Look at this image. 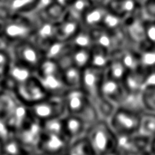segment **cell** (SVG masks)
Wrapping results in <instances>:
<instances>
[{
	"label": "cell",
	"instance_id": "obj_31",
	"mask_svg": "<svg viewBox=\"0 0 155 155\" xmlns=\"http://www.w3.org/2000/svg\"><path fill=\"white\" fill-rule=\"evenodd\" d=\"M92 104L94 105L100 119L105 121H108L110 119V117L113 115L115 109L117 108L116 105H114L113 103L106 100L103 96L94 100V102H92Z\"/></svg>",
	"mask_w": 155,
	"mask_h": 155
},
{
	"label": "cell",
	"instance_id": "obj_53",
	"mask_svg": "<svg viewBox=\"0 0 155 155\" xmlns=\"http://www.w3.org/2000/svg\"><path fill=\"white\" fill-rule=\"evenodd\" d=\"M94 2H99V3H105L107 0H94Z\"/></svg>",
	"mask_w": 155,
	"mask_h": 155
},
{
	"label": "cell",
	"instance_id": "obj_5",
	"mask_svg": "<svg viewBox=\"0 0 155 155\" xmlns=\"http://www.w3.org/2000/svg\"><path fill=\"white\" fill-rule=\"evenodd\" d=\"M141 114H134L117 107L108 123L116 136L137 133Z\"/></svg>",
	"mask_w": 155,
	"mask_h": 155
},
{
	"label": "cell",
	"instance_id": "obj_39",
	"mask_svg": "<svg viewBox=\"0 0 155 155\" xmlns=\"http://www.w3.org/2000/svg\"><path fill=\"white\" fill-rule=\"evenodd\" d=\"M143 16L147 20H155V0H149L142 6Z\"/></svg>",
	"mask_w": 155,
	"mask_h": 155
},
{
	"label": "cell",
	"instance_id": "obj_43",
	"mask_svg": "<svg viewBox=\"0 0 155 155\" xmlns=\"http://www.w3.org/2000/svg\"><path fill=\"white\" fill-rule=\"evenodd\" d=\"M56 2V0H37V4H36V7L35 9L34 12H36V11H39V10H42L53 4H54Z\"/></svg>",
	"mask_w": 155,
	"mask_h": 155
},
{
	"label": "cell",
	"instance_id": "obj_24",
	"mask_svg": "<svg viewBox=\"0 0 155 155\" xmlns=\"http://www.w3.org/2000/svg\"><path fill=\"white\" fill-rule=\"evenodd\" d=\"M62 74L64 81L68 87V89L81 88L83 70L77 66L71 64L65 68L62 69Z\"/></svg>",
	"mask_w": 155,
	"mask_h": 155
},
{
	"label": "cell",
	"instance_id": "obj_51",
	"mask_svg": "<svg viewBox=\"0 0 155 155\" xmlns=\"http://www.w3.org/2000/svg\"><path fill=\"white\" fill-rule=\"evenodd\" d=\"M137 155H153L151 153V152L150 151H148V152H145V153H140V154H137Z\"/></svg>",
	"mask_w": 155,
	"mask_h": 155
},
{
	"label": "cell",
	"instance_id": "obj_2",
	"mask_svg": "<svg viewBox=\"0 0 155 155\" xmlns=\"http://www.w3.org/2000/svg\"><path fill=\"white\" fill-rule=\"evenodd\" d=\"M85 136L97 155H103L115 149L117 136L108 121L99 120L88 129Z\"/></svg>",
	"mask_w": 155,
	"mask_h": 155
},
{
	"label": "cell",
	"instance_id": "obj_46",
	"mask_svg": "<svg viewBox=\"0 0 155 155\" xmlns=\"http://www.w3.org/2000/svg\"><path fill=\"white\" fill-rule=\"evenodd\" d=\"M149 151L151 152L152 154L155 155V137L151 140V144H150V150Z\"/></svg>",
	"mask_w": 155,
	"mask_h": 155
},
{
	"label": "cell",
	"instance_id": "obj_48",
	"mask_svg": "<svg viewBox=\"0 0 155 155\" xmlns=\"http://www.w3.org/2000/svg\"><path fill=\"white\" fill-rule=\"evenodd\" d=\"M135 1H136V2L141 5V6H143V5L146 2H148L149 0H135Z\"/></svg>",
	"mask_w": 155,
	"mask_h": 155
},
{
	"label": "cell",
	"instance_id": "obj_3",
	"mask_svg": "<svg viewBox=\"0 0 155 155\" xmlns=\"http://www.w3.org/2000/svg\"><path fill=\"white\" fill-rule=\"evenodd\" d=\"M9 51L13 60L24 64L35 71L45 57L43 51L31 39L11 44Z\"/></svg>",
	"mask_w": 155,
	"mask_h": 155
},
{
	"label": "cell",
	"instance_id": "obj_6",
	"mask_svg": "<svg viewBox=\"0 0 155 155\" xmlns=\"http://www.w3.org/2000/svg\"><path fill=\"white\" fill-rule=\"evenodd\" d=\"M13 93L21 103L27 106L49 96L35 74L31 78L17 85Z\"/></svg>",
	"mask_w": 155,
	"mask_h": 155
},
{
	"label": "cell",
	"instance_id": "obj_4",
	"mask_svg": "<svg viewBox=\"0 0 155 155\" xmlns=\"http://www.w3.org/2000/svg\"><path fill=\"white\" fill-rule=\"evenodd\" d=\"M31 116L40 123L47 120L63 117L66 114V109L63 97L47 96L46 98L28 106Z\"/></svg>",
	"mask_w": 155,
	"mask_h": 155
},
{
	"label": "cell",
	"instance_id": "obj_32",
	"mask_svg": "<svg viewBox=\"0 0 155 155\" xmlns=\"http://www.w3.org/2000/svg\"><path fill=\"white\" fill-rule=\"evenodd\" d=\"M18 99L13 92L6 91L0 95V118L5 120Z\"/></svg>",
	"mask_w": 155,
	"mask_h": 155
},
{
	"label": "cell",
	"instance_id": "obj_26",
	"mask_svg": "<svg viewBox=\"0 0 155 155\" xmlns=\"http://www.w3.org/2000/svg\"><path fill=\"white\" fill-rule=\"evenodd\" d=\"M37 0H7L6 5L12 15H30L36 7Z\"/></svg>",
	"mask_w": 155,
	"mask_h": 155
},
{
	"label": "cell",
	"instance_id": "obj_38",
	"mask_svg": "<svg viewBox=\"0 0 155 155\" xmlns=\"http://www.w3.org/2000/svg\"><path fill=\"white\" fill-rule=\"evenodd\" d=\"M143 103L145 111L155 113V88L143 91Z\"/></svg>",
	"mask_w": 155,
	"mask_h": 155
},
{
	"label": "cell",
	"instance_id": "obj_21",
	"mask_svg": "<svg viewBox=\"0 0 155 155\" xmlns=\"http://www.w3.org/2000/svg\"><path fill=\"white\" fill-rule=\"evenodd\" d=\"M145 71L142 68L128 71L123 80V84L127 92H143L144 91Z\"/></svg>",
	"mask_w": 155,
	"mask_h": 155
},
{
	"label": "cell",
	"instance_id": "obj_15",
	"mask_svg": "<svg viewBox=\"0 0 155 155\" xmlns=\"http://www.w3.org/2000/svg\"><path fill=\"white\" fill-rule=\"evenodd\" d=\"M63 123L64 135L70 143L85 137L88 127L78 115L66 114L63 116Z\"/></svg>",
	"mask_w": 155,
	"mask_h": 155
},
{
	"label": "cell",
	"instance_id": "obj_34",
	"mask_svg": "<svg viewBox=\"0 0 155 155\" xmlns=\"http://www.w3.org/2000/svg\"><path fill=\"white\" fill-rule=\"evenodd\" d=\"M140 51L141 68L149 71L155 68V45H150Z\"/></svg>",
	"mask_w": 155,
	"mask_h": 155
},
{
	"label": "cell",
	"instance_id": "obj_17",
	"mask_svg": "<svg viewBox=\"0 0 155 155\" xmlns=\"http://www.w3.org/2000/svg\"><path fill=\"white\" fill-rule=\"evenodd\" d=\"M32 118L33 117L29 113L28 106L18 100L11 110L8 116L6 117L5 122L11 128V130L15 133L25 126Z\"/></svg>",
	"mask_w": 155,
	"mask_h": 155
},
{
	"label": "cell",
	"instance_id": "obj_45",
	"mask_svg": "<svg viewBox=\"0 0 155 155\" xmlns=\"http://www.w3.org/2000/svg\"><path fill=\"white\" fill-rule=\"evenodd\" d=\"M74 0H56V2L58 3V4H60V5H64V6H65V7H67L71 3H73Z\"/></svg>",
	"mask_w": 155,
	"mask_h": 155
},
{
	"label": "cell",
	"instance_id": "obj_29",
	"mask_svg": "<svg viewBox=\"0 0 155 155\" xmlns=\"http://www.w3.org/2000/svg\"><path fill=\"white\" fill-rule=\"evenodd\" d=\"M66 155H97L86 136L70 143Z\"/></svg>",
	"mask_w": 155,
	"mask_h": 155
},
{
	"label": "cell",
	"instance_id": "obj_19",
	"mask_svg": "<svg viewBox=\"0 0 155 155\" xmlns=\"http://www.w3.org/2000/svg\"><path fill=\"white\" fill-rule=\"evenodd\" d=\"M82 26L81 21L72 17L66 13L64 19L56 24L57 39L64 42H69L82 28Z\"/></svg>",
	"mask_w": 155,
	"mask_h": 155
},
{
	"label": "cell",
	"instance_id": "obj_16",
	"mask_svg": "<svg viewBox=\"0 0 155 155\" xmlns=\"http://www.w3.org/2000/svg\"><path fill=\"white\" fill-rule=\"evenodd\" d=\"M126 92L127 91L122 81L113 79L104 74V78L101 88V94L104 98L110 101L117 107Z\"/></svg>",
	"mask_w": 155,
	"mask_h": 155
},
{
	"label": "cell",
	"instance_id": "obj_8",
	"mask_svg": "<svg viewBox=\"0 0 155 155\" xmlns=\"http://www.w3.org/2000/svg\"><path fill=\"white\" fill-rule=\"evenodd\" d=\"M151 139L134 133L117 136L115 150L120 155H137L150 150Z\"/></svg>",
	"mask_w": 155,
	"mask_h": 155
},
{
	"label": "cell",
	"instance_id": "obj_30",
	"mask_svg": "<svg viewBox=\"0 0 155 155\" xmlns=\"http://www.w3.org/2000/svg\"><path fill=\"white\" fill-rule=\"evenodd\" d=\"M94 3V0H74L66 7L67 14L72 17L82 21L83 16Z\"/></svg>",
	"mask_w": 155,
	"mask_h": 155
},
{
	"label": "cell",
	"instance_id": "obj_27",
	"mask_svg": "<svg viewBox=\"0 0 155 155\" xmlns=\"http://www.w3.org/2000/svg\"><path fill=\"white\" fill-rule=\"evenodd\" d=\"M72 46V45H71ZM70 57L72 64L78 68L84 70L90 66L91 64V49L73 47L70 51Z\"/></svg>",
	"mask_w": 155,
	"mask_h": 155
},
{
	"label": "cell",
	"instance_id": "obj_28",
	"mask_svg": "<svg viewBox=\"0 0 155 155\" xmlns=\"http://www.w3.org/2000/svg\"><path fill=\"white\" fill-rule=\"evenodd\" d=\"M73 47L91 49L94 45L92 31L82 26V28L75 34V35L68 42Z\"/></svg>",
	"mask_w": 155,
	"mask_h": 155
},
{
	"label": "cell",
	"instance_id": "obj_42",
	"mask_svg": "<svg viewBox=\"0 0 155 155\" xmlns=\"http://www.w3.org/2000/svg\"><path fill=\"white\" fill-rule=\"evenodd\" d=\"M155 88V68L145 71L144 76V90Z\"/></svg>",
	"mask_w": 155,
	"mask_h": 155
},
{
	"label": "cell",
	"instance_id": "obj_44",
	"mask_svg": "<svg viewBox=\"0 0 155 155\" xmlns=\"http://www.w3.org/2000/svg\"><path fill=\"white\" fill-rule=\"evenodd\" d=\"M6 91H7V89H6L5 78H0V95L3 94L4 93H5Z\"/></svg>",
	"mask_w": 155,
	"mask_h": 155
},
{
	"label": "cell",
	"instance_id": "obj_11",
	"mask_svg": "<svg viewBox=\"0 0 155 155\" xmlns=\"http://www.w3.org/2000/svg\"><path fill=\"white\" fill-rule=\"evenodd\" d=\"M35 74V71L31 67L12 59L5 77L7 91L13 92L17 85L31 78Z\"/></svg>",
	"mask_w": 155,
	"mask_h": 155
},
{
	"label": "cell",
	"instance_id": "obj_33",
	"mask_svg": "<svg viewBox=\"0 0 155 155\" xmlns=\"http://www.w3.org/2000/svg\"><path fill=\"white\" fill-rule=\"evenodd\" d=\"M2 145L3 153L5 155H22L25 153H27L15 134L5 141L2 142Z\"/></svg>",
	"mask_w": 155,
	"mask_h": 155
},
{
	"label": "cell",
	"instance_id": "obj_22",
	"mask_svg": "<svg viewBox=\"0 0 155 155\" xmlns=\"http://www.w3.org/2000/svg\"><path fill=\"white\" fill-rule=\"evenodd\" d=\"M111 58L112 54L107 49L95 44L91 48V66L105 71Z\"/></svg>",
	"mask_w": 155,
	"mask_h": 155
},
{
	"label": "cell",
	"instance_id": "obj_35",
	"mask_svg": "<svg viewBox=\"0 0 155 155\" xmlns=\"http://www.w3.org/2000/svg\"><path fill=\"white\" fill-rule=\"evenodd\" d=\"M78 116L85 123L88 129L92 125H94L95 123H97L99 120H101L97 114V111H96L94 105L92 104V102L78 114Z\"/></svg>",
	"mask_w": 155,
	"mask_h": 155
},
{
	"label": "cell",
	"instance_id": "obj_7",
	"mask_svg": "<svg viewBox=\"0 0 155 155\" xmlns=\"http://www.w3.org/2000/svg\"><path fill=\"white\" fill-rule=\"evenodd\" d=\"M15 136L27 153H39L43 136L42 123L32 118L25 126L15 132Z\"/></svg>",
	"mask_w": 155,
	"mask_h": 155
},
{
	"label": "cell",
	"instance_id": "obj_14",
	"mask_svg": "<svg viewBox=\"0 0 155 155\" xmlns=\"http://www.w3.org/2000/svg\"><path fill=\"white\" fill-rule=\"evenodd\" d=\"M66 114L78 115L90 103V99L81 88L68 89L63 96Z\"/></svg>",
	"mask_w": 155,
	"mask_h": 155
},
{
	"label": "cell",
	"instance_id": "obj_37",
	"mask_svg": "<svg viewBox=\"0 0 155 155\" xmlns=\"http://www.w3.org/2000/svg\"><path fill=\"white\" fill-rule=\"evenodd\" d=\"M12 62V56L8 49H0V78H5L7 69Z\"/></svg>",
	"mask_w": 155,
	"mask_h": 155
},
{
	"label": "cell",
	"instance_id": "obj_10",
	"mask_svg": "<svg viewBox=\"0 0 155 155\" xmlns=\"http://www.w3.org/2000/svg\"><path fill=\"white\" fill-rule=\"evenodd\" d=\"M35 75L41 82L49 96L63 97L68 91V87L64 81L62 69L60 67L47 73Z\"/></svg>",
	"mask_w": 155,
	"mask_h": 155
},
{
	"label": "cell",
	"instance_id": "obj_49",
	"mask_svg": "<svg viewBox=\"0 0 155 155\" xmlns=\"http://www.w3.org/2000/svg\"><path fill=\"white\" fill-rule=\"evenodd\" d=\"M40 155H66V153H40Z\"/></svg>",
	"mask_w": 155,
	"mask_h": 155
},
{
	"label": "cell",
	"instance_id": "obj_52",
	"mask_svg": "<svg viewBox=\"0 0 155 155\" xmlns=\"http://www.w3.org/2000/svg\"><path fill=\"white\" fill-rule=\"evenodd\" d=\"M3 153V145H2V142L0 141V155Z\"/></svg>",
	"mask_w": 155,
	"mask_h": 155
},
{
	"label": "cell",
	"instance_id": "obj_40",
	"mask_svg": "<svg viewBox=\"0 0 155 155\" xmlns=\"http://www.w3.org/2000/svg\"><path fill=\"white\" fill-rule=\"evenodd\" d=\"M145 20L146 37L150 45H155V20Z\"/></svg>",
	"mask_w": 155,
	"mask_h": 155
},
{
	"label": "cell",
	"instance_id": "obj_23",
	"mask_svg": "<svg viewBox=\"0 0 155 155\" xmlns=\"http://www.w3.org/2000/svg\"><path fill=\"white\" fill-rule=\"evenodd\" d=\"M127 72H128V70L124 66V64L122 62L121 58L119 57L118 54L117 53L113 54L111 61H110L108 66L106 67L105 71H104L105 75H107L113 79L123 82Z\"/></svg>",
	"mask_w": 155,
	"mask_h": 155
},
{
	"label": "cell",
	"instance_id": "obj_18",
	"mask_svg": "<svg viewBox=\"0 0 155 155\" xmlns=\"http://www.w3.org/2000/svg\"><path fill=\"white\" fill-rule=\"evenodd\" d=\"M107 12L104 3L94 2L82 18V25L89 30L102 27L104 15Z\"/></svg>",
	"mask_w": 155,
	"mask_h": 155
},
{
	"label": "cell",
	"instance_id": "obj_9",
	"mask_svg": "<svg viewBox=\"0 0 155 155\" xmlns=\"http://www.w3.org/2000/svg\"><path fill=\"white\" fill-rule=\"evenodd\" d=\"M104 78V71L88 66L83 70L81 89L88 96L91 102L98 99L102 96L101 88Z\"/></svg>",
	"mask_w": 155,
	"mask_h": 155
},
{
	"label": "cell",
	"instance_id": "obj_50",
	"mask_svg": "<svg viewBox=\"0 0 155 155\" xmlns=\"http://www.w3.org/2000/svg\"><path fill=\"white\" fill-rule=\"evenodd\" d=\"M22 155H40V153H25Z\"/></svg>",
	"mask_w": 155,
	"mask_h": 155
},
{
	"label": "cell",
	"instance_id": "obj_13",
	"mask_svg": "<svg viewBox=\"0 0 155 155\" xmlns=\"http://www.w3.org/2000/svg\"><path fill=\"white\" fill-rule=\"evenodd\" d=\"M70 144L69 140L64 134H45L39 146L40 153H66Z\"/></svg>",
	"mask_w": 155,
	"mask_h": 155
},
{
	"label": "cell",
	"instance_id": "obj_20",
	"mask_svg": "<svg viewBox=\"0 0 155 155\" xmlns=\"http://www.w3.org/2000/svg\"><path fill=\"white\" fill-rule=\"evenodd\" d=\"M117 107L134 114H142L145 111L143 92H126Z\"/></svg>",
	"mask_w": 155,
	"mask_h": 155
},
{
	"label": "cell",
	"instance_id": "obj_36",
	"mask_svg": "<svg viewBox=\"0 0 155 155\" xmlns=\"http://www.w3.org/2000/svg\"><path fill=\"white\" fill-rule=\"evenodd\" d=\"M43 132L45 134H64V123L63 117L54 118L42 123Z\"/></svg>",
	"mask_w": 155,
	"mask_h": 155
},
{
	"label": "cell",
	"instance_id": "obj_25",
	"mask_svg": "<svg viewBox=\"0 0 155 155\" xmlns=\"http://www.w3.org/2000/svg\"><path fill=\"white\" fill-rule=\"evenodd\" d=\"M138 134L153 139L155 137V113L144 111L140 116Z\"/></svg>",
	"mask_w": 155,
	"mask_h": 155
},
{
	"label": "cell",
	"instance_id": "obj_47",
	"mask_svg": "<svg viewBox=\"0 0 155 155\" xmlns=\"http://www.w3.org/2000/svg\"><path fill=\"white\" fill-rule=\"evenodd\" d=\"M103 155H120V154L116 152V150H115V149H114V150L109 151V152H107L106 153H104V154H103Z\"/></svg>",
	"mask_w": 155,
	"mask_h": 155
},
{
	"label": "cell",
	"instance_id": "obj_41",
	"mask_svg": "<svg viewBox=\"0 0 155 155\" xmlns=\"http://www.w3.org/2000/svg\"><path fill=\"white\" fill-rule=\"evenodd\" d=\"M15 133L11 130V128L6 124L5 120L0 118V141L4 142L9 137H11Z\"/></svg>",
	"mask_w": 155,
	"mask_h": 155
},
{
	"label": "cell",
	"instance_id": "obj_12",
	"mask_svg": "<svg viewBox=\"0 0 155 155\" xmlns=\"http://www.w3.org/2000/svg\"><path fill=\"white\" fill-rule=\"evenodd\" d=\"M104 5L108 11L125 22L135 16L143 15L142 6L135 0H107Z\"/></svg>",
	"mask_w": 155,
	"mask_h": 155
},
{
	"label": "cell",
	"instance_id": "obj_1",
	"mask_svg": "<svg viewBox=\"0 0 155 155\" xmlns=\"http://www.w3.org/2000/svg\"><path fill=\"white\" fill-rule=\"evenodd\" d=\"M0 30L11 45L31 39L35 30V23L29 15H12L1 25Z\"/></svg>",
	"mask_w": 155,
	"mask_h": 155
}]
</instances>
